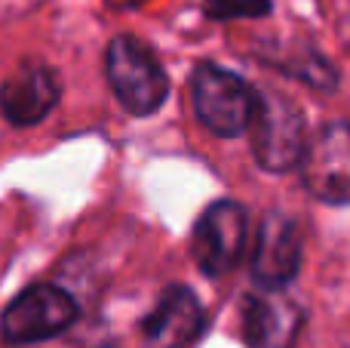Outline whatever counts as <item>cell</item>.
Segmentation results:
<instances>
[{
  "mask_svg": "<svg viewBox=\"0 0 350 348\" xmlns=\"http://www.w3.org/2000/svg\"><path fill=\"white\" fill-rule=\"evenodd\" d=\"M105 71L117 102L135 117H148L170 96V74L148 43L133 34H120L108 43Z\"/></svg>",
  "mask_w": 350,
  "mask_h": 348,
  "instance_id": "6da1fadb",
  "label": "cell"
},
{
  "mask_svg": "<svg viewBox=\"0 0 350 348\" xmlns=\"http://www.w3.org/2000/svg\"><path fill=\"white\" fill-rule=\"evenodd\" d=\"M191 96L200 123L221 139L246 133L255 114V102H258V92L240 74L228 71L215 62L197 65L191 77Z\"/></svg>",
  "mask_w": 350,
  "mask_h": 348,
  "instance_id": "7a4b0ae2",
  "label": "cell"
},
{
  "mask_svg": "<svg viewBox=\"0 0 350 348\" xmlns=\"http://www.w3.org/2000/svg\"><path fill=\"white\" fill-rule=\"evenodd\" d=\"M252 154L261 170L289 173L301 164L304 145H308V123L292 99L277 92H258L252 114Z\"/></svg>",
  "mask_w": 350,
  "mask_h": 348,
  "instance_id": "3957f363",
  "label": "cell"
},
{
  "mask_svg": "<svg viewBox=\"0 0 350 348\" xmlns=\"http://www.w3.org/2000/svg\"><path fill=\"white\" fill-rule=\"evenodd\" d=\"M77 314L80 308L71 293L55 284H31L3 308L0 333L10 345L43 343L74 327Z\"/></svg>",
  "mask_w": 350,
  "mask_h": 348,
  "instance_id": "277c9868",
  "label": "cell"
},
{
  "mask_svg": "<svg viewBox=\"0 0 350 348\" xmlns=\"http://www.w3.org/2000/svg\"><path fill=\"white\" fill-rule=\"evenodd\" d=\"M301 182L320 203L350 207V123H323L301 154Z\"/></svg>",
  "mask_w": 350,
  "mask_h": 348,
  "instance_id": "5b68a950",
  "label": "cell"
},
{
  "mask_svg": "<svg viewBox=\"0 0 350 348\" xmlns=\"http://www.w3.org/2000/svg\"><path fill=\"white\" fill-rule=\"evenodd\" d=\"M246 232L249 216L240 203L215 201L212 207H206L191 232V253L200 271L212 277L228 275L243 256Z\"/></svg>",
  "mask_w": 350,
  "mask_h": 348,
  "instance_id": "8992f818",
  "label": "cell"
},
{
  "mask_svg": "<svg viewBox=\"0 0 350 348\" xmlns=\"http://www.w3.org/2000/svg\"><path fill=\"white\" fill-rule=\"evenodd\" d=\"M304 259L301 228L283 213H267L258 225L252 253V281L261 290H283L295 281Z\"/></svg>",
  "mask_w": 350,
  "mask_h": 348,
  "instance_id": "52a82bcc",
  "label": "cell"
},
{
  "mask_svg": "<svg viewBox=\"0 0 350 348\" xmlns=\"http://www.w3.org/2000/svg\"><path fill=\"white\" fill-rule=\"evenodd\" d=\"M206 314L193 290L172 284L160 293L154 312L142 321V336L151 348H191L203 336Z\"/></svg>",
  "mask_w": 350,
  "mask_h": 348,
  "instance_id": "ba28073f",
  "label": "cell"
},
{
  "mask_svg": "<svg viewBox=\"0 0 350 348\" xmlns=\"http://www.w3.org/2000/svg\"><path fill=\"white\" fill-rule=\"evenodd\" d=\"M59 96L62 86L53 68L25 62L0 86V114L12 127H34L55 108Z\"/></svg>",
  "mask_w": 350,
  "mask_h": 348,
  "instance_id": "9c48e42d",
  "label": "cell"
},
{
  "mask_svg": "<svg viewBox=\"0 0 350 348\" xmlns=\"http://www.w3.org/2000/svg\"><path fill=\"white\" fill-rule=\"evenodd\" d=\"M304 327V308L280 290L252 293L243 302V339L249 348H289Z\"/></svg>",
  "mask_w": 350,
  "mask_h": 348,
  "instance_id": "30bf717a",
  "label": "cell"
},
{
  "mask_svg": "<svg viewBox=\"0 0 350 348\" xmlns=\"http://www.w3.org/2000/svg\"><path fill=\"white\" fill-rule=\"evenodd\" d=\"M203 10L215 22H228V18H261L271 12V0H206Z\"/></svg>",
  "mask_w": 350,
  "mask_h": 348,
  "instance_id": "8fae6325",
  "label": "cell"
}]
</instances>
